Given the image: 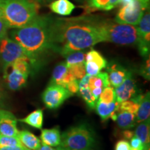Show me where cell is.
Instances as JSON below:
<instances>
[{
	"mask_svg": "<svg viewBox=\"0 0 150 150\" xmlns=\"http://www.w3.org/2000/svg\"><path fill=\"white\" fill-rule=\"evenodd\" d=\"M150 120L140 122L136 126L135 130V136L141 140L144 146L149 145L150 138Z\"/></svg>",
	"mask_w": 150,
	"mask_h": 150,
	"instance_id": "obj_22",
	"label": "cell"
},
{
	"mask_svg": "<svg viewBox=\"0 0 150 150\" xmlns=\"http://www.w3.org/2000/svg\"><path fill=\"white\" fill-rule=\"evenodd\" d=\"M35 2H39V3H46L49 2V1H52V0H33Z\"/></svg>",
	"mask_w": 150,
	"mask_h": 150,
	"instance_id": "obj_43",
	"label": "cell"
},
{
	"mask_svg": "<svg viewBox=\"0 0 150 150\" xmlns=\"http://www.w3.org/2000/svg\"><path fill=\"white\" fill-rule=\"evenodd\" d=\"M0 150H31L22 146H10V147H0Z\"/></svg>",
	"mask_w": 150,
	"mask_h": 150,
	"instance_id": "obj_38",
	"label": "cell"
},
{
	"mask_svg": "<svg viewBox=\"0 0 150 150\" xmlns=\"http://www.w3.org/2000/svg\"><path fill=\"white\" fill-rule=\"evenodd\" d=\"M139 108V103L136 102L134 99H128L119 103L118 110H125V111L132 112L136 114Z\"/></svg>",
	"mask_w": 150,
	"mask_h": 150,
	"instance_id": "obj_29",
	"label": "cell"
},
{
	"mask_svg": "<svg viewBox=\"0 0 150 150\" xmlns=\"http://www.w3.org/2000/svg\"><path fill=\"white\" fill-rule=\"evenodd\" d=\"M76 1H83V0H76Z\"/></svg>",
	"mask_w": 150,
	"mask_h": 150,
	"instance_id": "obj_46",
	"label": "cell"
},
{
	"mask_svg": "<svg viewBox=\"0 0 150 150\" xmlns=\"http://www.w3.org/2000/svg\"><path fill=\"white\" fill-rule=\"evenodd\" d=\"M115 91L116 101L119 103L128 99H131L140 95L136 81L134 80L131 72L129 73L126 79L124 81L123 83L115 88Z\"/></svg>",
	"mask_w": 150,
	"mask_h": 150,
	"instance_id": "obj_11",
	"label": "cell"
},
{
	"mask_svg": "<svg viewBox=\"0 0 150 150\" xmlns=\"http://www.w3.org/2000/svg\"><path fill=\"white\" fill-rule=\"evenodd\" d=\"M65 88L72 95L78 93L79 91V81L74 80L69 83L65 86Z\"/></svg>",
	"mask_w": 150,
	"mask_h": 150,
	"instance_id": "obj_34",
	"label": "cell"
},
{
	"mask_svg": "<svg viewBox=\"0 0 150 150\" xmlns=\"http://www.w3.org/2000/svg\"><path fill=\"white\" fill-rule=\"evenodd\" d=\"M85 56L86 52L83 50H80V51L72 52L65 56V63L67 67L70 65L79 64V63H83L85 62Z\"/></svg>",
	"mask_w": 150,
	"mask_h": 150,
	"instance_id": "obj_27",
	"label": "cell"
},
{
	"mask_svg": "<svg viewBox=\"0 0 150 150\" xmlns=\"http://www.w3.org/2000/svg\"><path fill=\"white\" fill-rule=\"evenodd\" d=\"M115 121H117L118 127L125 130V129H129L135 126L136 118L135 114L132 112L117 110Z\"/></svg>",
	"mask_w": 150,
	"mask_h": 150,
	"instance_id": "obj_19",
	"label": "cell"
},
{
	"mask_svg": "<svg viewBox=\"0 0 150 150\" xmlns=\"http://www.w3.org/2000/svg\"><path fill=\"white\" fill-rule=\"evenodd\" d=\"M150 115V96L149 92H147L142 97L139 104V108L136 112V122L145 121L149 119Z\"/></svg>",
	"mask_w": 150,
	"mask_h": 150,
	"instance_id": "obj_20",
	"label": "cell"
},
{
	"mask_svg": "<svg viewBox=\"0 0 150 150\" xmlns=\"http://www.w3.org/2000/svg\"><path fill=\"white\" fill-rule=\"evenodd\" d=\"M99 20L95 16L53 18L52 23V50L63 57L72 52L85 50L102 42Z\"/></svg>",
	"mask_w": 150,
	"mask_h": 150,
	"instance_id": "obj_1",
	"label": "cell"
},
{
	"mask_svg": "<svg viewBox=\"0 0 150 150\" xmlns=\"http://www.w3.org/2000/svg\"><path fill=\"white\" fill-rule=\"evenodd\" d=\"M72 95L63 86L51 83L43 92L42 99L47 108L54 110L59 108Z\"/></svg>",
	"mask_w": 150,
	"mask_h": 150,
	"instance_id": "obj_8",
	"label": "cell"
},
{
	"mask_svg": "<svg viewBox=\"0 0 150 150\" xmlns=\"http://www.w3.org/2000/svg\"><path fill=\"white\" fill-rule=\"evenodd\" d=\"M67 72V66L65 61L61 62L58 64L54 68L52 73V77L51 80V83L56 84V85H61V81L64 77Z\"/></svg>",
	"mask_w": 150,
	"mask_h": 150,
	"instance_id": "obj_24",
	"label": "cell"
},
{
	"mask_svg": "<svg viewBox=\"0 0 150 150\" xmlns=\"http://www.w3.org/2000/svg\"><path fill=\"white\" fill-rule=\"evenodd\" d=\"M23 145L18 137L6 136L0 134V147Z\"/></svg>",
	"mask_w": 150,
	"mask_h": 150,
	"instance_id": "obj_31",
	"label": "cell"
},
{
	"mask_svg": "<svg viewBox=\"0 0 150 150\" xmlns=\"http://www.w3.org/2000/svg\"><path fill=\"white\" fill-rule=\"evenodd\" d=\"M49 6L52 12L62 16H70L75 8L74 4L69 0H55Z\"/></svg>",
	"mask_w": 150,
	"mask_h": 150,
	"instance_id": "obj_17",
	"label": "cell"
},
{
	"mask_svg": "<svg viewBox=\"0 0 150 150\" xmlns=\"http://www.w3.org/2000/svg\"><path fill=\"white\" fill-rule=\"evenodd\" d=\"M38 150H56L55 149H54L52 147H50V146H48V145H44V144H42V145H41L40 148Z\"/></svg>",
	"mask_w": 150,
	"mask_h": 150,
	"instance_id": "obj_40",
	"label": "cell"
},
{
	"mask_svg": "<svg viewBox=\"0 0 150 150\" xmlns=\"http://www.w3.org/2000/svg\"><path fill=\"white\" fill-rule=\"evenodd\" d=\"M139 1L144 5V6H145L146 8H149V0H139Z\"/></svg>",
	"mask_w": 150,
	"mask_h": 150,
	"instance_id": "obj_41",
	"label": "cell"
},
{
	"mask_svg": "<svg viewBox=\"0 0 150 150\" xmlns=\"http://www.w3.org/2000/svg\"><path fill=\"white\" fill-rule=\"evenodd\" d=\"M40 138L42 144L50 147H58L61 141V134L59 127L53 129H45L42 130Z\"/></svg>",
	"mask_w": 150,
	"mask_h": 150,
	"instance_id": "obj_15",
	"label": "cell"
},
{
	"mask_svg": "<svg viewBox=\"0 0 150 150\" xmlns=\"http://www.w3.org/2000/svg\"><path fill=\"white\" fill-rule=\"evenodd\" d=\"M56 150H93L92 149H66V148L61 147V146H58L57 148H56Z\"/></svg>",
	"mask_w": 150,
	"mask_h": 150,
	"instance_id": "obj_42",
	"label": "cell"
},
{
	"mask_svg": "<svg viewBox=\"0 0 150 150\" xmlns=\"http://www.w3.org/2000/svg\"><path fill=\"white\" fill-rule=\"evenodd\" d=\"M130 144L127 140H120L116 142L114 150H130Z\"/></svg>",
	"mask_w": 150,
	"mask_h": 150,
	"instance_id": "obj_33",
	"label": "cell"
},
{
	"mask_svg": "<svg viewBox=\"0 0 150 150\" xmlns=\"http://www.w3.org/2000/svg\"><path fill=\"white\" fill-rule=\"evenodd\" d=\"M102 42H108L120 45L137 44L138 34L136 26L121 24L115 20H101L99 24Z\"/></svg>",
	"mask_w": 150,
	"mask_h": 150,
	"instance_id": "obj_4",
	"label": "cell"
},
{
	"mask_svg": "<svg viewBox=\"0 0 150 150\" xmlns=\"http://www.w3.org/2000/svg\"><path fill=\"white\" fill-rule=\"evenodd\" d=\"M120 4V0H88V6L92 8L110 11Z\"/></svg>",
	"mask_w": 150,
	"mask_h": 150,
	"instance_id": "obj_23",
	"label": "cell"
},
{
	"mask_svg": "<svg viewBox=\"0 0 150 150\" xmlns=\"http://www.w3.org/2000/svg\"><path fill=\"white\" fill-rule=\"evenodd\" d=\"M68 71L72 74L77 81H79L86 74L85 65L83 63H79L67 67Z\"/></svg>",
	"mask_w": 150,
	"mask_h": 150,
	"instance_id": "obj_30",
	"label": "cell"
},
{
	"mask_svg": "<svg viewBox=\"0 0 150 150\" xmlns=\"http://www.w3.org/2000/svg\"><path fill=\"white\" fill-rule=\"evenodd\" d=\"M118 106H119V102H117V101L110 103H105L97 100L95 108L102 120L106 121L109 119L114 112L117 111Z\"/></svg>",
	"mask_w": 150,
	"mask_h": 150,
	"instance_id": "obj_16",
	"label": "cell"
},
{
	"mask_svg": "<svg viewBox=\"0 0 150 150\" xmlns=\"http://www.w3.org/2000/svg\"><path fill=\"white\" fill-rule=\"evenodd\" d=\"M18 120L12 112L0 108V134L6 136L18 137Z\"/></svg>",
	"mask_w": 150,
	"mask_h": 150,
	"instance_id": "obj_12",
	"label": "cell"
},
{
	"mask_svg": "<svg viewBox=\"0 0 150 150\" xmlns=\"http://www.w3.org/2000/svg\"><path fill=\"white\" fill-rule=\"evenodd\" d=\"M85 61H91L95 62L97 65H99V66L101 67L102 70L106 68L108 63L107 61L105 59L104 56L94 49H92L89 52L86 53Z\"/></svg>",
	"mask_w": 150,
	"mask_h": 150,
	"instance_id": "obj_25",
	"label": "cell"
},
{
	"mask_svg": "<svg viewBox=\"0 0 150 150\" xmlns=\"http://www.w3.org/2000/svg\"><path fill=\"white\" fill-rule=\"evenodd\" d=\"M130 146L131 147L136 148V149H138L140 150L143 149L144 145L142 144L141 140H140L138 137L135 136V135L130 139Z\"/></svg>",
	"mask_w": 150,
	"mask_h": 150,
	"instance_id": "obj_35",
	"label": "cell"
},
{
	"mask_svg": "<svg viewBox=\"0 0 150 150\" xmlns=\"http://www.w3.org/2000/svg\"><path fill=\"white\" fill-rule=\"evenodd\" d=\"M98 100L105 103H110L116 101L115 91L113 87L108 86L104 88L100 96L99 97Z\"/></svg>",
	"mask_w": 150,
	"mask_h": 150,
	"instance_id": "obj_28",
	"label": "cell"
},
{
	"mask_svg": "<svg viewBox=\"0 0 150 150\" xmlns=\"http://www.w3.org/2000/svg\"><path fill=\"white\" fill-rule=\"evenodd\" d=\"M6 95L4 91L1 79H0V108H2L5 106Z\"/></svg>",
	"mask_w": 150,
	"mask_h": 150,
	"instance_id": "obj_37",
	"label": "cell"
},
{
	"mask_svg": "<svg viewBox=\"0 0 150 150\" xmlns=\"http://www.w3.org/2000/svg\"><path fill=\"white\" fill-rule=\"evenodd\" d=\"M106 67L110 85L115 88L122 83L131 72L117 63H110Z\"/></svg>",
	"mask_w": 150,
	"mask_h": 150,
	"instance_id": "obj_13",
	"label": "cell"
},
{
	"mask_svg": "<svg viewBox=\"0 0 150 150\" xmlns=\"http://www.w3.org/2000/svg\"><path fill=\"white\" fill-rule=\"evenodd\" d=\"M138 34L136 45L138 51L143 58L149 56L150 48V13L149 11H145L138 25L136 26Z\"/></svg>",
	"mask_w": 150,
	"mask_h": 150,
	"instance_id": "obj_9",
	"label": "cell"
},
{
	"mask_svg": "<svg viewBox=\"0 0 150 150\" xmlns=\"http://www.w3.org/2000/svg\"><path fill=\"white\" fill-rule=\"evenodd\" d=\"M18 138L24 147L31 150H38L41 147L40 140L34 134L29 131H19Z\"/></svg>",
	"mask_w": 150,
	"mask_h": 150,
	"instance_id": "obj_18",
	"label": "cell"
},
{
	"mask_svg": "<svg viewBox=\"0 0 150 150\" xmlns=\"http://www.w3.org/2000/svg\"><path fill=\"white\" fill-rule=\"evenodd\" d=\"M147 9L139 0H130L122 4L114 20L118 23L137 26Z\"/></svg>",
	"mask_w": 150,
	"mask_h": 150,
	"instance_id": "obj_6",
	"label": "cell"
},
{
	"mask_svg": "<svg viewBox=\"0 0 150 150\" xmlns=\"http://www.w3.org/2000/svg\"><path fill=\"white\" fill-rule=\"evenodd\" d=\"M122 135L124 138H125V140H130L134 136V132L129 130V129H125V131H123Z\"/></svg>",
	"mask_w": 150,
	"mask_h": 150,
	"instance_id": "obj_39",
	"label": "cell"
},
{
	"mask_svg": "<svg viewBox=\"0 0 150 150\" xmlns=\"http://www.w3.org/2000/svg\"><path fill=\"white\" fill-rule=\"evenodd\" d=\"M142 150H149V145L144 146V148Z\"/></svg>",
	"mask_w": 150,
	"mask_h": 150,
	"instance_id": "obj_44",
	"label": "cell"
},
{
	"mask_svg": "<svg viewBox=\"0 0 150 150\" xmlns=\"http://www.w3.org/2000/svg\"><path fill=\"white\" fill-rule=\"evenodd\" d=\"M95 142L93 129L87 124H79L62 134L59 146L71 149H89L94 147Z\"/></svg>",
	"mask_w": 150,
	"mask_h": 150,
	"instance_id": "obj_5",
	"label": "cell"
},
{
	"mask_svg": "<svg viewBox=\"0 0 150 150\" xmlns=\"http://www.w3.org/2000/svg\"><path fill=\"white\" fill-rule=\"evenodd\" d=\"M39 6L32 0H0V17L8 29H20L38 16Z\"/></svg>",
	"mask_w": 150,
	"mask_h": 150,
	"instance_id": "obj_3",
	"label": "cell"
},
{
	"mask_svg": "<svg viewBox=\"0 0 150 150\" xmlns=\"http://www.w3.org/2000/svg\"><path fill=\"white\" fill-rule=\"evenodd\" d=\"M78 93L91 109H95L97 100L93 96L89 87L79 88Z\"/></svg>",
	"mask_w": 150,
	"mask_h": 150,
	"instance_id": "obj_26",
	"label": "cell"
},
{
	"mask_svg": "<svg viewBox=\"0 0 150 150\" xmlns=\"http://www.w3.org/2000/svg\"><path fill=\"white\" fill-rule=\"evenodd\" d=\"M18 120L34 128L41 129L43 125V111L41 109H37L29 113L27 117Z\"/></svg>",
	"mask_w": 150,
	"mask_h": 150,
	"instance_id": "obj_21",
	"label": "cell"
},
{
	"mask_svg": "<svg viewBox=\"0 0 150 150\" xmlns=\"http://www.w3.org/2000/svg\"><path fill=\"white\" fill-rule=\"evenodd\" d=\"M53 18L37 16L31 22L20 29L13 30L11 38L24 49L30 59H37L52 50V23Z\"/></svg>",
	"mask_w": 150,
	"mask_h": 150,
	"instance_id": "obj_2",
	"label": "cell"
},
{
	"mask_svg": "<svg viewBox=\"0 0 150 150\" xmlns=\"http://www.w3.org/2000/svg\"><path fill=\"white\" fill-rule=\"evenodd\" d=\"M20 59L30 58L24 49L18 42L8 38L7 35L5 36L0 41V59L3 66L10 65L16 60Z\"/></svg>",
	"mask_w": 150,
	"mask_h": 150,
	"instance_id": "obj_7",
	"label": "cell"
},
{
	"mask_svg": "<svg viewBox=\"0 0 150 150\" xmlns=\"http://www.w3.org/2000/svg\"><path fill=\"white\" fill-rule=\"evenodd\" d=\"M3 78L9 90L17 91H20L26 86L28 76L22 74L10 64L4 67Z\"/></svg>",
	"mask_w": 150,
	"mask_h": 150,
	"instance_id": "obj_10",
	"label": "cell"
},
{
	"mask_svg": "<svg viewBox=\"0 0 150 150\" xmlns=\"http://www.w3.org/2000/svg\"><path fill=\"white\" fill-rule=\"evenodd\" d=\"M140 74L142 75L146 80L150 79V66H149V56L146 58V61L142 67L140 68Z\"/></svg>",
	"mask_w": 150,
	"mask_h": 150,
	"instance_id": "obj_32",
	"label": "cell"
},
{
	"mask_svg": "<svg viewBox=\"0 0 150 150\" xmlns=\"http://www.w3.org/2000/svg\"><path fill=\"white\" fill-rule=\"evenodd\" d=\"M130 150H140V149H136V148H133V147H131V149Z\"/></svg>",
	"mask_w": 150,
	"mask_h": 150,
	"instance_id": "obj_45",
	"label": "cell"
},
{
	"mask_svg": "<svg viewBox=\"0 0 150 150\" xmlns=\"http://www.w3.org/2000/svg\"><path fill=\"white\" fill-rule=\"evenodd\" d=\"M8 27L4 21L3 19L0 17V41H1L5 36L7 35V30Z\"/></svg>",
	"mask_w": 150,
	"mask_h": 150,
	"instance_id": "obj_36",
	"label": "cell"
},
{
	"mask_svg": "<svg viewBox=\"0 0 150 150\" xmlns=\"http://www.w3.org/2000/svg\"><path fill=\"white\" fill-rule=\"evenodd\" d=\"M110 85L106 72H99L98 74L91 76L90 78L89 88L97 100H98L104 88Z\"/></svg>",
	"mask_w": 150,
	"mask_h": 150,
	"instance_id": "obj_14",
	"label": "cell"
}]
</instances>
